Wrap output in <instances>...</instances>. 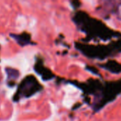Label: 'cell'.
Instances as JSON below:
<instances>
[{"label":"cell","mask_w":121,"mask_h":121,"mask_svg":"<svg viewBox=\"0 0 121 121\" xmlns=\"http://www.w3.org/2000/svg\"><path fill=\"white\" fill-rule=\"evenodd\" d=\"M116 13V16H117L118 18L120 19L121 21V3H120V4L118 5Z\"/></svg>","instance_id":"1"}]
</instances>
